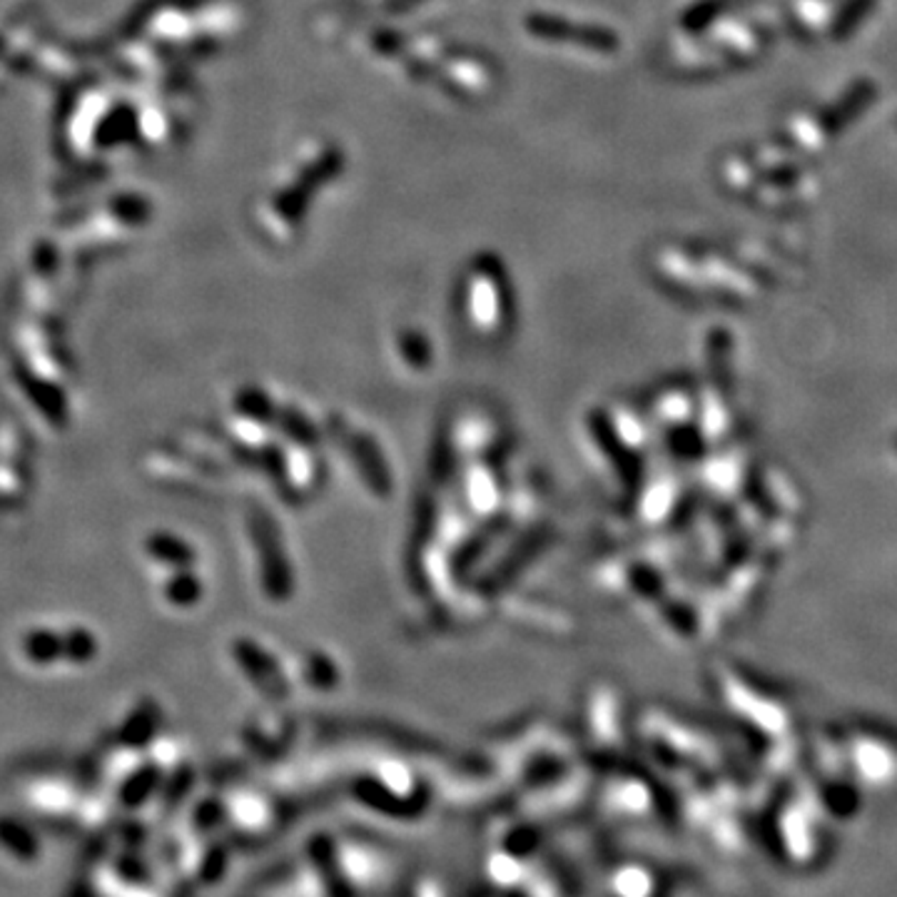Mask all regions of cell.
<instances>
[{
    "mask_svg": "<svg viewBox=\"0 0 897 897\" xmlns=\"http://www.w3.org/2000/svg\"><path fill=\"white\" fill-rule=\"evenodd\" d=\"M23 651L30 661L40 663V666H48V663H55V661H60V656H65L63 636L50 629L28 631L26 641H23Z\"/></svg>",
    "mask_w": 897,
    "mask_h": 897,
    "instance_id": "6da1fadb",
    "label": "cell"
},
{
    "mask_svg": "<svg viewBox=\"0 0 897 897\" xmlns=\"http://www.w3.org/2000/svg\"><path fill=\"white\" fill-rule=\"evenodd\" d=\"M0 845L13 853L18 860H33L38 855V840L26 823L0 818Z\"/></svg>",
    "mask_w": 897,
    "mask_h": 897,
    "instance_id": "7a4b0ae2",
    "label": "cell"
},
{
    "mask_svg": "<svg viewBox=\"0 0 897 897\" xmlns=\"http://www.w3.org/2000/svg\"><path fill=\"white\" fill-rule=\"evenodd\" d=\"M63 653L68 661L85 663L95 656V641L85 629H73L63 633Z\"/></svg>",
    "mask_w": 897,
    "mask_h": 897,
    "instance_id": "3957f363",
    "label": "cell"
}]
</instances>
